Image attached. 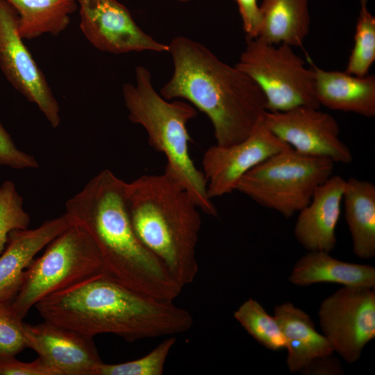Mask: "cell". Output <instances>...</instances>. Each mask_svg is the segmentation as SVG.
Masks as SVG:
<instances>
[{
    "label": "cell",
    "instance_id": "6da1fadb",
    "mask_svg": "<svg viewBox=\"0 0 375 375\" xmlns=\"http://www.w3.org/2000/svg\"><path fill=\"white\" fill-rule=\"evenodd\" d=\"M126 184L103 169L66 202L65 213L92 235L104 277L142 295L173 301L183 288L137 237L128 215Z\"/></svg>",
    "mask_w": 375,
    "mask_h": 375
},
{
    "label": "cell",
    "instance_id": "8992f818",
    "mask_svg": "<svg viewBox=\"0 0 375 375\" xmlns=\"http://www.w3.org/2000/svg\"><path fill=\"white\" fill-rule=\"evenodd\" d=\"M102 274V259L94 239L85 228L71 222L25 270L11 308L23 319L42 299Z\"/></svg>",
    "mask_w": 375,
    "mask_h": 375
},
{
    "label": "cell",
    "instance_id": "2e32d148",
    "mask_svg": "<svg viewBox=\"0 0 375 375\" xmlns=\"http://www.w3.org/2000/svg\"><path fill=\"white\" fill-rule=\"evenodd\" d=\"M71 224L65 213L33 229L11 231L0 255V301L11 303L22 283L25 270L36 254Z\"/></svg>",
    "mask_w": 375,
    "mask_h": 375
},
{
    "label": "cell",
    "instance_id": "277c9868",
    "mask_svg": "<svg viewBox=\"0 0 375 375\" xmlns=\"http://www.w3.org/2000/svg\"><path fill=\"white\" fill-rule=\"evenodd\" d=\"M125 194L138 239L182 288L192 283L199 270L196 247L201 220L190 196L165 173L126 183Z\"/></svg>",
    "mask_w": 375,
    "mask_h": 375
},
{
    "label": "cell",
    "instance_id": "4dcf8cb0",
    "mask_svg": "<svg viewBox=\"0 0 375 375\" xmlns=\"http://www.w3.org/2000/svg\"><path fill=\"white\" fill-rule=\"evenodd\" d=\"M332 355L312 360L299 372L306 375H339L344 373L340 361Z\"/></svg>",
    "mask_w": 375,
    "mask_h": 375
},
{
    "label": "cell",
    "instance_id": "30bf717a",
    "mask_svg": "<svg viewBox=\"0 0 375 375\" xmlns=\"http://www.w3.org/2000/svg\"><path fill=\"white\" fill-rule=\"evenodd\" d=\"M0 68L11 85L38 106L51 126L58 127V103L19 33L16 10L6 0H0Z\"/></svg>",
    "mask_w": 375,
    "mask_h": 375
},
{
    "label": "cell",
    "instance_id": "5bb4252c",
    "mask_svg": "<svg viewBox=\"0 0 375 375\" xmlns=\"http://www.w3.org/2000/svg\"><path fill=\"white\" fill-rule=\"evenodd\" d=\"M24 326L26 347L60 375H97L103 361L93 338L46 320Z\"/></svg>",
    "mask_w": 375,
    "mask_h": 375
},
{
    "label": "cell",
    "instance_id": "8fae6325",
    "mask_svg": "<svg viewBox=\"0 0 375 375\" xmlns=\"http://www.w3.org/2000/svg\"><path fill=\"white\" fill-rule=\"evenodd\" d=\"M262 122L299 153L344 164L353 160L350 149L340 139L337 121L318 108L299 106L282 112L267 111Z\"/></svg>",
    "mask_w": 375,
    "mask_h": 375
},
{
    "label": "cell",
    "instance_id": "9a60e30c",
    "mask_svg": "<svg viewBox=\"0 0 375 375\" xmlns=\"http://www.w3.org/2000/svg\"><path fill=\"white\" fill-rule=\"evenodd\" d=\"M345 181L340 176L332 175L315 190L309 203L299 212L294 234L308 251L330 253L335 249Z\"/></svg>",
    "mask_w": 375,
    "mask_h": 375
},
{
    "label": "cell",
    "instance_id": "603a6c76",
    "mask_svg": "<svg viewBox=\"0 0 375 375\" xmlns=\"http://www.w3.org/2000/svg\"><path fill=\"white\" fill-rule=\"evenodd\" d=\"M234 318L255 340L265 348L278 351L286 342L274 317L269 315L256 300L249 298L233 313Z\"/></svg>",
    "mask_w": 375,
    "mask_h": 375
},
{
    "label": "cell",
    "instance_id": "4316f807",
    "mask_svg": "<svg viewBox=\"0 0 375 375\" xmlns=\"http://www.w3.org/2000/svg\"><path fill=\"white\" fill-rule=\"evenodd\" d=\"M22 320L10 303L0 301V359L15 357L27 347Z\"/></svg>",
    "mask_w": 375,
    "mask_h": 375
},
{
    "label": "cell",
    "instance_id": "f546056e",
    "mask_svg": "<svg viewBox=\"0 0 375 375\" xmlns=\"http://www.w3.org/2000/svg\"><path fill=\"white\" fill-rule=\"evenodd\" d=\"M247 38H258L262 24L260 8L257 0H235Z\"/></svg>",
    "mask_w": 375,
    "mask_h": 375
},
{
    "label": "cell",
    "instance_id": "ba28073f",
    "mask_svg": "<svg viewBox=\"0 0 375 375\" xmlns=\"http://www.w3.org/2000/svg\"><path fill=\"white\" fill-rule=\"evenodd\" d=\"M235 66L262 90L269 112H282L299 106L320 108L316 97L312 68L292 47L247 38V45Z\"/></svg>",
    "mask_w": 375,
    "mask_h": 375
},
{
    "label": "cell",
    "instance_id": "7c38bea8",
    "mask_svg": "<svg viewBox=\"0 0 375 375\" xmlns=\"http://www.w3.org/2000/svg\"><path fill=\"white\" fill-rule=\"evenodd\" d=\"M80 28L97 49L114 54L169 51V45L154 40L135 22L117 0H76Z\"/></svg>",
    "mask_w": 375,
    "mask_h": 375
},
{
    "label": "cell",
    "instance_id": "ac0fdd59",
    "mask_svg": "<svg viewBox=\"0 0 375 375\" xmlns=\"http://www.w3.org/2000/svg\"><path fill=\"white\" fill-rule=\"evenodd\" d=\"M274 312L286 342L290 372H300L312 360L333 354L331 342L316 331L313 321L303 310L286 302L276 306Z\"/></svg>",
    "mask_w": 375,
    "mask_h": 375
},
{
    "label": "cell",
    "instance_id": "7402d4cb",
    "mask_svg": "<svg viewBox=\"0 0 375 375\" xmlns=\"http://www.w3.org/2000/svg\"><path fill=\"white\" fill-rule=\"evenodd\" d=\"M16 10L21 38L31 40L43 34L58 35L70 22L76 0H6Z\"/></svg>",
    "mask_w": 375,
    "mask_h": 375
},
{
    "label": "cell",
    "instance_id": "ffe728a7",
    "mask_svg": "<svg viewBox=\"0 0 375 375\" xmlns=\"http://www.w3.org/2000/svg\"><path fill=\"white\" fill-rule=\"evenodd\" d=\"M342 200L345 217L356 256H375V185L369 181L349 178L345 181Z\"/></svg>",
    "mask_w": 375,
    "mask_h": 375
},
{
    "label": "cell",
    "instance_id": "44dd1931",
    "mask_svg": "<svg viewBox=\"0 0 375 375\" xmlns=\"http://www.w3.org/2000/svg\"><path fill=\"white\" fill-rule=\"evenodd\" d=\"M258 38L272 44L301 47L310 31L308 0H263Z\"/></svg>",
    "mask_w": 375,
    "mask_h": 375
},
{
    "label": "cell",
    "instance_id": "52a82bcc",
    "mask_svg": "<svg viewBox=\"0 0 375 375\" xmlns=\"http://www.w3.org/2000/svg\"><path fill=\"white\" fill-rule=\"evenodd\" d=\"M334 165L331 159L290 147L247 172L235 190L289 218L309 203L315 190L333 175Z\"/></svg>",
    "mask_w": 375,
    "mask_h": 375
},
{
    "label": "cell",
    "instance_id": "7a4b0ae2",
    "mask_svg": "<svg viewBox=\"0 0 375 375\" xmlns=\"http://www.w3.org/2000/svg\"><path fill=\"white\" fill-rule=\"evenodd\" d=\"M35 307L44 320L62 327L128 342L183 333L193 324L190 312L173 301L137 293L103 274L52 294Z\"/></svg>",
    "mask_w": 375,
    "mask_h": 375
},
{
    "label": "cell",
    "instance_id": "f1b7e54d",
    "mask_svg": "<svg viewBox=\"0 0 375 375\" xmlns=\"http://www.w3.org/2000/svg\"><path fill=\"white\" fill-rule=\"evenodd\" d=\"M0 375H60L39 357L32 362H22L15 356L0 359Z\"/></svg>",
    "mask_w": 375,
    "mask_h": 375
},
{
    "label": "cell",
    "instance_id": "4fadbf2b",
    "mask_svg": "<svg viewBox=\"0 0 375 375\" xmlns=\"http://www.w3.org/2000/svg\"><path fill=\"white\" fill-rule=\"evenodd\" d=\"M290 147L268 130L262 120L243 140L226 147L215 144L209 147L202 160V172L207 181L209 197L230 194L247 172L269 156Z\"/></svg>",
    "mask_w": 375,
    "mask_h": 375
},
{
    "label": "cell",
    "instance_id": "83f0119b",
    "mask_svg": "<svg viewBox=\"0 0 375 375\" xmlns=\"http://www.w3.org/2000/svg\"><path fill=\"white\" fill-rule=\"evenodd\" d=\"M0 164L17 169H34L39 167L34 156L21 151L15 146L10 135L1 123Z\"/></svg>",
    "mask_w": 375,
    "mask_h": 375
},
{
    "label": "cell",
    "instance_id": "484cf974",
    "mask_svg": "<svg viewBox=\"0 0 375 375\" xmlns=\"http://www.w3.org/2000/svg\"><path fill=\"white\" fill-rule=\"evenodd\" d=\"M30 215L23 208V199L15 183L6 181L0 186V255L3 251L9 233L28 228Z\"/></svg>",
    "mask_w": 375,
    "mask_h": 375
},
{
    "label": "cell",
    "instance_id": "3957f363",
    "mask_svg": "<svg viewBox=\"0 0 375 375\" xmlns=\"http://www.w3.org/2000/svg\"><path fill=\"white\" fill-rule=\"evenodd\" d=\"M168 45L174 72L160 94L167 100L186 99L205 113L217 145L228 146L249 135L267 111L259 86L189 38L176 36Z\"/></svg>",
    "mask_w": 375,
    "mask_h": 375
},
{
    "label": "cell",
    "instance_id": "cb8c5ba5",
    "mask_svg": "<svg viewBox=\"0 0 375 375\" xmlns=\"http://www.w3.org/2000/svg\"><path fill=\"white\" fill-rule=\"evenodd\" d=\"M368 0H360V10L354 35V44L345 72L365 76L375 60V18L367 8Z\"/></svg>",
    "mask_w": 375,
    "mask_h": 375
},
{
    "label": "cell",
    "instance_id": "9c48e42d",
    "mask_svg": "<svg viewBox=\"0 0 375 375\" xmlns=\"http://www.w3.org/2000/svg\"><path fill=\"white\" fill-rule=\"evenodd\" d=\"M318 314L334 351L353 363L375 338L374 288L344 286L322 301Z\"/></svg>",
    "mask_w": 375,
    "mask_h": 375
},
{
    "label": "cell",
    "instance_id": "e0dca14e",
    "mask_svg": "<svg viewBox=\"0 0 375 375\" xmlns=\"http://www.w3.org/2000/svg\"><path fill=\"white\" fill-rule=\"evenodd\" d=\"M316 97L320 104L335 110L365 117L375 115V76H356L328 71L312 65Z\"/></svg>",
    "mask_w": 375,
    "mask_h": 375
},
{
    "label": "cell",
    "instance_id": "5b68a950",
    "mask_svg": "<svg viewBox=\"0 0 375 375\" xmlns=\"http://www.w3.org/2000/svg\"><path fill=\"white\" fill-rule=\"evenodd\" d=\"M135 82L125 83L122 94L129 120L146 131L149 144L163 153L165 174L184 189L199 210L217 217V210L208 194L207 181L194 163L189 151L191 138L187 124L197 115L196 109L181 101L172 102L158 94L149 69L138 65Z\"/></svg>",
    "mask_w": 375,
    "mask_h": 375
},
{
    "label": "cell",
    "instance_id": "d4e9b609",
    "mask_svg": "<svg viewBox=\"0 0 375 375\" xmlns=\"http://www.w3.org/2000/svg\"><path fill=\"white\" fill-rule=\"evenodd\" d=\"M176 338L171 335L146 356L119 364L102 363L97 375H161Z\"/></svg>",
    "mask_w": 375,
    "mask_h": 375
},
{
    "label": "cell",
    "instance_id": "d6986e66",
    "mask_svg": "<svg viewBox=\"0 0 375 375\" xmlns=\"http://www.w3.org/2000/svg\"><path fill=\"white\" fill-rule=\"evenodd\" d=\"M296 285L333 283L348 287L375 288V268L338 260L329 253L308 251L294 265L288 278Z\"/></svg>",
    "mask_w": 375,
    "mask_h": 375
},
{
    "label": "cell",
    "instance_id": "1f68e13d",
    "mask_svg": "<svg viewBox=\"0 0 375 375\" xmlns=\"http://www.w3.org/2000/svg\"><path fill=\"white\" fill-rule=\"evenodd\" d=\"M178 1H190V0H178Z\"/></svg>",
    "mask_w": 375,
    "mask_h": 375
}]
</instances>
